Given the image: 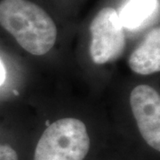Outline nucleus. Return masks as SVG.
Masks as SVG:
<instances>
[{"instance_id":"4","label":"nucleus","mask_w":160,"mask_h":160,"mask_svg":"<svg viewBox=\"0 0 160 160\" xmlns=\"http://www.w3.org/2000/svg\"><path fill=\"white\" fill-rule=\"evenodd\" d=\"M130 105L142 138L150 147L159 151V93L148 85H140L132 91Z\"/></svg>"},{"instance_id":"3","label":"nucleus","mask_w":160,"mask_h":160,"mask_svg":"<svg viewBox=\"0 0 160 160\" xmlns=\"http://www.w3.org/2000/svg\"><path fill=\"white\" fill-rule=\"evenodd\" d=\"M124 28L118 12L105 7L96 14L90 25V54L92 62L104 64L119 56L126 46Z\"/></svg>"},{"instance_id":"1","label":"nucleus","mask_w":160,"mask_h":160,"mask_svg":"<svg viewBox=\"0 0 160 160\" xmlns=\"http://www.w3.org/2000/svg\"><path fill=\"white\" fill-rule=\"evenodd\" d=\"M0 25L33 55H44L54 46L57 29L40 6L28 0H2Z\"/></svg>"},{"instance_id":"6","label":"nucleus","mask_w":160,"mask_h":160,"mask_svg":"<svg viewBox=\"0 0 160 160\" xmlns=\"http://www.w3.org/2000/svg\"><path fill=\"white\" fill-rule=\"evenodd\" d=\"M157 8V0H128L118 13L123 28L134 30L149 20Z\"/></svg>"},{"instance_id":"7","label":"nucleus","mask_w":160,"mask_h":160,"mask_svg":"<svg viewBox=\"0 0 160 160\" xmlns=\"http://www.w3.org/2000/svg\"><path fill=\"white\" fill-rule=\"evenodd\" d=\"M0 160H18L17 153L11 146L0 144Z\"/></svg>"},{"instance_id":"5","label":"nucleus","mask_w":160,"mask_h":160,"mask_svg":"<svg viewBox=\"0 0 160 160\" xmlns=\"http://www.w3.org/2000/svg\"><path fill=\"white\" fill-rule=\"evenodd\" d=\"M128 64L140 75H150L160 70V29H152L131 53Z\"/></svg>"},{"instance_id":"8","label":"nucleus","mask_w":160,"mask_h":160,"mask_svg":"<svg viewBox=\"0 0 160 160\" xmlns=\"http://www.w3.org/2000/svg\"><path fill=\"white\" fill-rule=\"evenodd\" d=\"M6 71L5 65L2 62V60L0 59V86L4 84V82L6 81Z\"/></svg>"},{"instance_id":"2","label":"nucleus","mask_w":160,"mask_h":160,"mask_svg":"<svg viewBox=\"0 0 160 160\" xmlns=\"http://www.w3.org/2000/svg\"><path fill=\"white\" fill-rule=\"evenodd\" d=\"M86 125L77 118H62L48 126L35 149L34 160H84L90 149Z\"/></svg>"}]
</instances>
